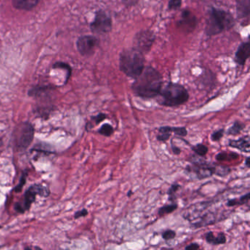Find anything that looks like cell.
Instances as JSON below:
<instances>
[{
  "label": "cell",
  "mask_w": 250,
  "mask_h": 250,
  "mask_svg": "<svg viewBox=\"0 0 250 250\" xmlns=\"http://www.w3.org/2000/svg\"><path fill=\"white\" fill-rule=\"evenodd\" d=\"M200 249V245L197 243H191L185 247L186 250H196Z\"/></svg>",
  "instance_id": "obj_33"
},
{
  "label": "cell",
  "mask_w": 250,
  "mask_h": 250,
  "mask_svg": "<svg viewBox=\"0 0 250 250\" xmlns=\"http://www.w3.org/2000/svg\"><path fill=\"white\" fill-rule=\"evenodd\" d=\"M191 163L192 165L187 166L186 169L189 173L195 175L196 178L198 180H203L209 178L214 175L215 165H211L208 163L206 161L203 160L202 158L192 156Z\"/></svg>",
  "instance_id": "obj_6"
},
{
  "label": "cell",
  "mask_w": 250,
  "mask_h": 250,
  "mask_svg": "<svg viewBox=\"0 0 250 250\" xmlns=\"http://www.w3.org/2000/svg\"><path fill=\"white\" fill-rule=\"evenodd\" d=\"M163 86V77L159 71L152 66L145 67L142 74L135 79L131 90L135 96L142 99L157 97Z\"/></svg>",
  "instance_id": "obj_1"
},
{
  "label": "cell",
  "mask_w": 250,
  "mask_h": 250,
  "mask_svg": "<svg viewBox=\"0 0 250 250\" xmlns=\"http://www.w3.org/2000/svg\"><path fill=\"white\" fill-rule=\"evenodd\" d=\"M26 177H27V174L24 173L23 174L22 177H21V180H20V184L17 186V188H15V191H20L21 189H22L23 186H24L26 183Z\"/></svg>",
  "instance_id": "obj_30"
},
{
  "label": "cell",
  "mask_w": 250,
  "mask_h": 250,
  "mask_svg": "<svg viewBox=\"0 0 250 250\" xmlns=\"http://www.w3.org/2000/svg\"><path fill=\"white\" fill-rule=\"evenodd\" d=\"M34 138V128L30 123H23L14 132V142L19 150H26Z\"/></svg>",
  "instance_id": "obj_5"
},
{
  "label": "cell",
  "mask_w": 250,
  "mask_h": 250,
  "mask_svg": "<svg viewBox=\"0 0 250 250\" xmlns=\"http://www.w3.org/2000/svg\"><path fill=\"white\" fill-rule=\"evenodd\" d=\"M182 5V0H169L168 2V9L169 11L172 10H178Z\"/></svg>",
  "instance_id": "obj_29"
},
{
  "label": "cell",
  "mask_w": 250,
  "mask_h": 250,
  "mask_svg": "<svg viewBox=\"0 0 250 250\" xmlns=\"http://www.w3.org/2000/svg\"><path fill=\"white\" fill-rule=\"evenodd\" d=\"M188 99V90L182 84L171 82L162 87L156 97L158 104L167 107L181 106L187 103Z\"/></svg>",
  "instance_id": "obj_4"
},
{
  "label": "cell",
  "mask_w": 250,
  "mask_h": 250,
  "mask_svg": "<svg viewBox=\"0 0 250 250\" xmlns=\"http://www.w3.org/2000/svg\"><path fill=\"white\" fill-rule=\"evenodd\" d=\"M177 208H178V205L176 203L165 205V206L159 208V210H158V215L159 216H165L167 214H169V213L175 211Z\"/></svg>",
  "instance_id": "obj_19"
},
{
  "label": "cell",
  "mask_w": 250,
  "mask_h": 250,
  "mask_svg": "<svg viewBox=\"0 0 250 250\" xmlns=\"http://www.w3.org/2000/svg\"><path fill=\"white\" fill-rule=\"evenodd\" d=\"M107 118L106 114L105 113H99L96 116L92 117L91 121H90V124H92L91 127L90 128H93L94 125H99L101 123L103 122L104 120Z\"/></svg>",
  "instance_id": "obj_25"
},
{
  "label": "cell",
  "mask_w": 250,
  "mask_h": 250,
  "mask_svg": "<svg viewBox=\"0 0 250 250\" xmlns=\"http://www.w3.org/2000/svg\"><path fill=\"white\" fill-rule=\"evenodd\" d=\"M112 28V20L109 14L100 10L97 11L94 20L90 24V29L96 34H106Z\"/></svg>",
  "instance_id": "obj_8"
},
{
  "label": "cell",
  "mask_w": 250,
  "mask_h": 250,
  "mask_svg": "<svg viewBox=\"0 0 250 250\" xmlns=\"http://www.w3.org/2000/svg\"><path fill=\"white\" fill-rule=\"evenodd\" d=\"M191 149L197 156H200V157H204L208 152V147L203 143L194 145V146H191Z\"/></svg>",
  "instance_id": "obj_20"
},
{
  "label": "cell",
  "mask_w": 250,
  "mask_h": 250,
  "mask_svg": "<svg viewBox=\"0 0 250 250\" xmlns=\"http://www.w3.org/2000/svg\"><path fill=\"white\" fill-rule=\"evenodd\" d=\"M1 144H2V140L0 139V146H1Z\"/></svg>",
  "instance_id": "obj_38"
},
{
  "label": "cell",
  "mask_w": 250,
  "mask_h": 250,
  "mask_svg": "<svg viewBox=\"0 0 250 250\" xmlns=\"http://www.w3.org/2000/svg\"><path fill=\"white\" fill-rule=\"evenodd\" d=\"M171 147H172V153L176 155V156H178V155L181 154V150L180 147H177V146H174L173 144H171Z\"/></svg>",
  "instance_id": "obj_35"
},
{
  "label": "cell",
  "mask_w": 250,
  "mask_h": 250,
  "mask_svg": "<svg viewBox=\"0 0 250 250\" xmlns=\"http://www.w3.org/2000/svg\"><path fill=\"white\" fill-rule=\"evenodd\" d=\"M245 128V125L240 121H235L232 124V126L229 127L227 131L228 135L235 136L239 134L241 131Z\"/></svg>",
  "instance_id": "obj_18"
},
{
  "label": "cell",
  "mask_w": 250,
  "mask_h": 250,
  "mask_svg": "<svg viewBox=\"0 0 250 250\" xmlns=\"http://www.w3.org/2000/svg\"><path fill=\"white\" fill-rule=\"evenodd\" d=\"M205 238L208 244H212V245H221V244H225L227 242L225 234L222 232H219L218 235L215 236L212 231H209L205 235Z\"/></svg>",
  "instance_id": "obj_15"
},
{
  "label": "cell",
  "mask_w": 250,
  "mask_h": 250,
  "mask_svg": "<svg viewBox=\"0 0 250 250\" xmlns=\"http://www.w3.org/2000/svg\"><path fill=\"white\" fill-rule=\"evenodd\" d=\"M245 166L247 167V168H250V158L249 157V156L246 158Z\"/></svg>",
  "instance_id": "obj_36"
},
{
  "label": "cell",
  "mask_w": 250,
  "mask_h": 250,
  "mask_svg": "<svg viewBox=\"0 0 250 250\" xmlns=\"http://www.w3.org/2000/svg\"><path fill=\"white\" fill-rule=\"evenodd\" d=\"M162 238L165 241H170V240L174 239L176 236V232L172 229H167L164 231L162 234Z\"/></svg>",
  "instance_id": "obj_27"
},
{
  "label": "cell",
  "mask_w": 250,
  "mask_h": 250,
  "mask_svg": "<svg viewBox=\"0 0 250 250\" xmlns=\"http://www.w3.org/2000/svg\"><path fill=\"white\" fill-rule=\"evenodd\" d=\"M231 169L226 166H219L215 165L214 175L219 177H225L230 173Z\"/></svg>",
  "instance_id": "obj_24"
},
{
  "label": "cell",
  "mask_w": 250,
  "mask_h": 250,
  "mask_svg": "<svg viewBox=\"0 0 250 250\" xmlns=\"http://www.w3.org/2000/svg\"><path fill=\"white\" fill-rule=\"evenodd\" d=\"M236 13L239 20L247 18L250 13V0H236Z\"/></svg>",
  "instance_id": "obj_14"
},
{
  "label": "cell",
  "mask_w": 250,
  "mask_h": 250,
  "mask_svg": "<svg viewBox=\"0 0 250 250\" xmlns=\"http://www.w3.org/2000/svg\"><path fill=\"white\" fill-rule=\"evenodd\" d=\"M250 57V42H244L241 43L235 55V61L240 65H244L247 60Z\"/></svg>",
  "instance_id": "obj_12"
},
{
  "label": "cell",
  "mask_w": 250,
  "mask_h": 250,
  "mask_svg": "<svg viewBox=\"0 0 250 250\" xmlns=\"http://www.w3.org/2000/svg\"><path fill=\"white\" fill-rule=\"evenodd\" d=\"M228 146L232 148L238 149L244 153H249L250 150V136H244L238 140H229Z\"/></svg>",
  "instance_id": "obj_13"
},
{
  "label": "cell",
  "mask_w": 250,
  "mask_h": 250,
  "mask_svg": "<svg viewBox=\"0 0 250 250\" xmlns=\"http://www.w3.org/2000/svg\"><path fill=\"white\" fill-rule=\"evenodd\" d=\"M224 134H225V129L221 128L217 131H213L210 135V139L213 142H218L223 137Z\"/></svg>",
  "instance_id": "obj_28"
},
{
  "label": "cell",
  "mask_w": 250,
  "mask_h": 250,
  "mask_svg": "<svg viewBox=\"0 0 250 250\" xmlns=\"http://www.w3.org/2000/svg\"><path fill=\"white\" fill-rule=\"evenodd\" d=\"M37 195L48 197L49 195V189L39 184L32 186L26 191L22 203H18L15 205L16 210L20 213H24L26 210H29Z\"/></svg>",
  "instance_id": "obj_7"
},
{
  "label": "cell",
  "mask_w": 250,
  "mask_h": 250,
  "mask_svg": "<svg viewBox=\"0 0 250 250\" xmlns=\"http://www.w3.org/2000/svg\"><path fill=\"white\" fill-rule=\"evenodd\" d=\"M119 67L125 75L135 80L144 70V54L134 47L125 49L120 55Z\"/></svg>",
  "instance_id": "obj_3"
},
{
  "label": "cell",
  "mask_w": 250,
  "mask_h": 250,
  "mask_svg": "<svg viewBox=\"0 0 250 250\" xmlns=\"http://www.w3.org/2000/svg\"><path fill=\"white\" fill-rule=\"evenodd\" d=\"M87 214H88V211H87V209L84 208L83 209V210L76 212L75 215H74V217H75V219H79V218L86 216Z\"/></svg>",
  "instance_id": "obj_32"
},
{
  "label": "cell",
  "mask_w": 250,
  "mask_h": 250,
  "mask_svg": "<svg viewBox=\"0 0 250 250\" xmlns=\"http://www.w3.org/2000/svg\"><path fill=\"white\" fill-rule=\"evenodd\" d=\"M181 188V185L178 184H172L169 189L167 191L168 194V200L169 202H172V203H175V200H176V196H175V193L178 191L179 188Z\"/></svg>",
  "instance_id": "obj_23"
},
{
  "label": "cell",
  "mask_w": 250,
  "mask_h": 250,
  "mask_svg": "<svg viewBox=\"0 0 250 250\" xmlns=\"http://www.w3.org/2000/svg\"><path fill=\"white\" fill-rule=\"evenodd\" d=\"M239 155L235 153H227V152H221L218 153L216 156V159L219 162H223V161L234 160L238 159Z\"/></svg>",
  "instance_id": "obj_22"
},
{
  "label": "cell",
  "mask_w": 250,
  "mask_h": 250,
  "mask_svg": "<svg viewBox=\"0 0 250 250\" xmlns=\"http://www.w3.org/2000/svg\"><path fill=\"white\" fill-rule=\"evenodd\" d=\"M115 132V128L111 124H104L98 130V133L104 137H109Z\"/></svg>",
  "instance_id": "obj_21"
},
{
  "label": "cell",
  "mask_w": 250,
  "mask_h": 250,
  "mask_svg": "<svg viewBox=\"0 0 250 250\" xmlns=\"http://www.w3.org/2000/svg\"><path fill=\"white\" fill-rule=\"evenodd\" d=\"M197 21L196 17L193 15L191 11L185 10L183 11L181 20L178 22V25L187 31H192L197 26Z\"/></svg>",
  "instance_id": "obj_11"
},
{
  "label": "cell",
  "mask_w": 250,
  "mask_h": 250,
  "mask_svg": "<svg viewBox=\"0 0 250 250\" xmlns=\"http://www.w3.org/2000/svg\"><path fill=\"white\" fill-rule=\"evenodd\" d=\"M99 43V41L95 36H82L77 41V49L83 56H91L94 54Z\"/></svg>",
  "instance_id": "obj_10"
},
{
  "label": "cell",
  "mask_w": 250,
  "mask_h": 250,
  "mask_svg": "<svg viewBox=\"0 0 250 250\" xmlns=\"http://www.w3.org/2000/svg\"><path fill=\"white\" fill-rule=\"evenodd\" d=\"M40 0H13V5L17 9L30 11L39 4Z\"/></svg>",
  "instance_id": "obj_16"
},
{
  "label": "cell",
  "mask_w": 250,
  "mask_h": 250,
  "mask_svg": "<svg viewBox=\"0 0 250 250\" xmlns=\"http://www.w3.org/2000/svg\"><path fill=\"white\" fill-rule=\"evenodd\" d=\"M159 134L156 135V140L159 142H167L172 135V131H171V126L169 125H165L161 126L159 128Z\"/></svg>",
  "instance_id": "obj_17"
},
{
  "label": "cell",
  "mask_w": 250,
  "mask_h": 250,
  "mask_svg": "<svg viewBox=\"0 0 250 250\" xmlns=\"http://www.w3.org/2000/svg\"><path fill=\"white\" fill-rule=\"evenodd\" d=\"M156 41V36L151 30H141L134 36V48L144 53H147L151 49Z\"/></svg>",
  "instance_id": "obj_9"
},
{
  "label": "cell",
  "mask_w": 250,
  "mask_h": 250,
  "mask_svg": "<svg viewBox=\"0 0 250 250\" xmlns=\"http://www.w3.org/2000/svg\"><path fill=\"white\" fill-rule=\"evenodd\" d=\"M235 25V20L230 13L211 7L206 19V34L216 36L222 32L230 30Z\"/></svg>",
  "instance_id": "obj_2"
},
{
  "label": "cell",
  "mask_w": 250,
  "mask_h": 250,
  "mask_svg": "<svg viewBox=\"0 0 250 250\" xmlns=\"http://www.w3.org/2000/svg\"><path fill=\"white\" fill-rule=\"evenodd\" d=\"M227 206L228 207H233L235 206H241V204L240 203L239 199H231L227 202Z\"/></svg>",
  "instance_id": "obj_31"
},
{
  "label": "cell",
  "mask_w": 250,
  "mask_h": 250,
  "mask_svg": "<svg viewBox=\"0 0 250 250\" xmlns=\"http://www.w3.org/2000/svg\"><path fill=\"white\" fill-rule=\"evenodd\" d=\"M133 194V191H131V190H129V191H128V193H127V197H131V196Z\"/></svg>",
  "instance_id": "obj_37"
},
{
  "label": "cell",
  "mask_w": 250,
  "mask_h": 250,
  "mask_svg": "<svg viewBox=\"0 0 250 250\" xmlns=\"http://www.w3.org/2000/svg\"><path fill=\"white\" fill-rule=\"evenodd\" d=\"M171 131H172V132L174 133L175 135L181 137H187V134H188V131H187L186 127L171 126Z\"/></svg>",
  "instance_id": "obj_26"
},
{
  "label": "cell",
  "mask_w": 250,
  "mask_h": 250,
  "mask_svg": "<svg viewBox=\"0 0 250 250\" xmlns=\"http://www.w3.org/2000/svg\"><path fill=\"white\" fill-rule=\"evenodd\" d=\"M122 2L125 6H131L137 4V0H122Z\"/></svg>",
  "instance_id": "obj_34"
}]
</instances>
